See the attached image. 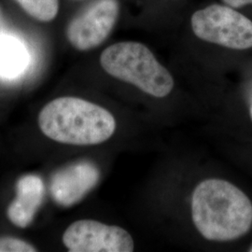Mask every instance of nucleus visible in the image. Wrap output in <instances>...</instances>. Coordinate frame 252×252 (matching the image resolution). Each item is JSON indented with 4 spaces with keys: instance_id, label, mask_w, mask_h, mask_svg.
Segmentation results:
<instances>
[{
    "instance_id": "f257e3e1",
    "label": "nucleus",
    "mask_w": 252,
    "mask_h": 252,
    "mask_svg": "<svg viewBox=\"0 0 252 252\" xmlns=\"http://www.w3.org/2000/svg\"><path fill=\"white\" fill-rule=\"evenodd\" d=\"M190 215L196 231L206 240L234 241L252 228V202L230 181L206 179L192 190Z\"/></svg>"
},
{
    "instance_id": "f03ea898",
    "label": "nucleus",
    "mask_w": 252,
    "mask_h": 252,
    "mask_svg": "<svg viewBox=\"0 0 252 252\" xmlns=\"http://www.w3.org/2000/svg\"><path fill=\"white\" fill-rule=\"evenodd\" d=\"M37 121L47 137L75 146L104 143L117 128L115 118L107 108L74 96L51 101L41 109Z\"/></svg>"
},
{
    "instance_id": "7ed1b4c3",
    "label": "nucleus",
    "mask_w": 252,
    "mask_h": 252,
    "mask_svg": "<svg viewBox=\"0 0 252 252\" xmlns=\"http://www.w3.org/2000/svg\"><path fill=\"white\" fill-rule=\"evenodd\" d=\"M100 64L109 76L155 98H164L174 90L175 81L147 46L122 41L108 46L100 55Z\"/></svg>"
},
{
    "instance_id": "20e7f679",
    "label": "nucleus",
    "mask_w": 252,
    "mask_h": 252,
    "mask_svg": "<svg viewBox=\"0 0 252 252\" xmlns=\"http://www.w3.org/2000/svg\"><path fill=\"white\" fill-rule=\"evenodd\" d=\"M190 27L199 39L232 50L252 48V21L234 8L212 4L196 10Z\"/></svg>"
},
{
    "instance_id": "39448f33",
    "label": "nucleus",
    "mask_w": 252,
    "mask_h": 252,
    "mask_svg": "<svg viewBox=\"0 0 252 252\" xmlns=\"http://www.w3.org/2000/svg\"><path fill=\"white\" fill-rule=\"evenodd\" d=\"M63 243L69 252H132L135 241L126 229L94 220H79L64 231Z\"/></svg>"
},
{
    "instance_id": "423d86ee",
    "label": "nucleus",
    "mask_w": 252,
    "mask_h": 252,
    "mask_svg": "<svg viewBox=\"0 0 252 252\" xmlns=\"http://www.w3.org/2000/svg\"><path fill=\"white\" fill-rule=\"evenodd\" d=\"M120 14L118 0H95L70 21L66 27L69 43L79 51L101 45L111 34Z\"/></svg>"
},
{
    "instance_id": "0eeeda50",
    "label": "nucleus",
    "mask_w": 252,
    "mask_h": 252,
    "mask_svg": "<svg viewBox=\"0 0 252 252\" xmlns=\"http://www.w3.org/2000/svg\"><path fill=\"white\" fill-rule=\"evenodd\" d=\"M99 180V168L94 162H73L54 173L50 182V191L58 206L73 207L97 185Z\"/></svg>"
},
{
    "instance_id": "6e6552de",
    "label": "nucleus",
    "mask_w": 252,
    "mask_h": 252,
    "mask_svg": "<svg viewBox=\"0 0 252 252\" xmlns=\"http://www.w3.org/2000/svg\"><path fill=\"white\" fill-rule=\"evenodd\" d=\"M44 194L45 186L38 176H23L16 183V196L7 209L9 220L19 228L30 225L42 205Z\"/></svg>"
},
{
    "instance_id": "1a4fd4ad",
    "label": "nucleus",
    "mask_w": 252,
    "mask_h": 252,
    "mask_svg": "<svg viewBox=\"0 0 252 252\" xmlns=\"http://www.w3.org/2000/svg\"><path fill=\"white\" fill-rule=\"evenodd\" d=\"M29 55L22 42L11 36H0V76L14 78L24 72Z\"/></svg>"
},
{
    "instance_id": "9d476101",
    "label": "nucleus",
    "mask_w": 252,
    "mask_h": 252,
    "mask_svg": "<svg viewBox=\"0 0 252 252\" xmlns=\"http://www.w3.org/2000/svg\"><path fill=\"white\" fill-rule=\"evenodd\" d=\"M32 18L39 22L53 21L59 10V0H15Z\"/></svg>"
},
{
    "instance_id": "9b49d317",
    "label": "nucleus",
    "mask_w": 252,
    "mask_h": 252,
    "mask_svg": "<svg viewBox=\"0 0 252 252\" xmlns=\"http://www.w3.org/2000/svg\"><path fill=\"white\" fill-rule=\"evenodd\" d=\"M36 249L25 240L12 236L0 237V252H35Z\"/></svg>"
},
{
    "instance_id": "f8f14e48",
    "label": "nucleus",
    "mask_w": 252,
    "mask_h": 252,
    "mask_svg": "<svg viewBox=\"0 0 252 252\" xmlns=\"http://www.w3.org/2000/svg\"><path fill=\"white\" fill-rule=\"evenodd\" d=\"M223 3L230 6L234 9H237V8H242L246 5H251L252 4V0H222Z\"/></svg>"
},
{
    "instance_id": "ddd939ff",
    "label": "nucleus",
    "mask_w": 252,
    "mask_h": 252,
    "mask_svg": "<svg viewBox=\"0 0 252 252\" xmlns=\"http://www.w3.org/2000/svg\"><path fill=\"white\" fill-rule=\"evenodd\" d=\"M250 117H251V120H252V105L251 108H250Z\"/></svg>"
},
{
    "instance_id": "4468645a",
    "label": "nucleus",
    "mask_w": 252,
    "mask_h": 252,
    "mask_svg": "<svg viewBox=\"0 0 252 252\" xmlns=\"http://www.w3.org/2000/svg\"><path fill=\"white\" fill-rule=\"evenodd\" d=\"M249 252H252V246H251V247H250V249H249Z\"/></svg>"
}]
</instances>
